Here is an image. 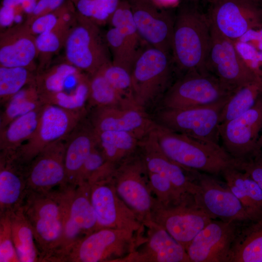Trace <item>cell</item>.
<instances>
[{
	"instance_id": "obj_1",
	"label": "cell",
	"mask_w": 262,
	"mask_h": 262,
	"mask_svg": "<svg viewBox=\"0 0 262 262\" xmlns=\"http://www.w3.org/2000/svg\"><path fill=\"white\" fill-rule=\"evenodd\" d=\"M76 186L66 185L46 192L28 190L21 208L33 230L41 262H50L59 244Z\"/></svg>"
},
{
	"instance_id": "obj_2",
	"label": "cell",
	"mask_w": 262,
	"mask_h": 262,
	"mask_svg": "<svg viewBox=\"0 0 262 262\" xmlns=\"http://www.w3.org/2000/svg\"><path fill=\"white\" fill-rule=\"evenodd\" d=\"M195 3L185 1L175 15L172 59L183 74L190 71L208 72L206 63L211 46V24L208 15Z\"/></svg>"
},
{
	"instance_id": "obj_3",
	"label": "cell",
	"mask_w": 262,
	"mask_h": 262,
	"mask_svg": "<svg viewBox=\"0 0 262 262\" xmlns=\"http://www.w3.org/2000/svg\"><path fill=\"white\" fill-rule=\"evenodd\" d=\"M153 132L163 153L184 168L216 176L227 168L238 166L239 160L219 144L175 132L158 124Z\"/></svg>"
},
{
	"instance_id": "obj_4",
	"label": "cell",
	"mask_w": 262,
	"mask_h": 262,
	"mask_svg": "<svg viewBox=\"0 0 262 262\" xmlns=\"http://www.w3.org/2000/svg\"><path fill=\"white\" fill-rule=\"evenodd\" d=\"M170 53L148 45L143 48L133 64L131 80L136 104L148 113L153 111L171 85Z\"/></svg>"
},
{
	"instance_id": "obj_5",
	"label": "cell",
	"mask_w": 262,
	"mask_h": 262,
	"mask_svg": "<svg viewBox=\"0 0 262 262\" xmlns=\"http://www.w3.org/2000/svg\"><path fill=\"white\" fill-rule=\"evenodd\" d=\"M229 98L206 106L157 108L150 114L158 125L170 131L219 144L220 115Z\"/></svg>"
},
{
	"instance_id": "obj_6",
	"label": "cell",
	"mask_w": 262,
	"mask_h": 262,
	"mask_svg": "<svg viewBox=\"0 0 262 262\" xmlns=\"http://www.w3.org/2000/svg\"><path fill=\"white\" fill-rule=\"evenodd\" d=\"M64 49L65 59L90 76L112 62L111 53L100 26L77 14Z\"/></svg>"
},
{
	"instance_id": "obj_7",
	"label": "cell",
	"mask_w": 262,
	"mask_h": 262,
	"mask_svg": "<svg viewBox=\"0 0 262 262\" xmlns=\"http://www.w3.org/2000/svg\"><path fill=\"white\" fill-rule=\"evenodd\" d=\"M233 93L211 73L190 71L171 84L155 109L211 105L228 98Z\"/></svg>"
},
{
	"instance_id": "obj_8",
	"label": "cell",
	"mask_w": 262,
	"mask_h": 262,
	"mask_svg": "<svg viewBox=\"0 0 262 262\" xmlns=\"http://www.w3.org/2000/svg\"><path fill=\"white\" fill-rule=\"evenodd\" d=\"M137 234L124 229H97L78 242L62 262H124L135 248Z\"/></svg>"
},
{
	"instance_id": "obj_9",
	"label": "cell",
	"mask_w": 262,
	"mask_h": 262,
	"mask_svg": "<svg viewBox=\"0 0 262 262\" xmlns=\"http://www.w3.org/2000/svg\"><path fill=\"white\" fill-rule=\"evenodd\" d=\"M88 112L87 109L71 110L46 104L33 135L11 156L25 167L46 147L66 137Z\"/></svg>"
},
{
	"instance_id": "obj_10",
	"label": "cell",
	"mask_w": 262,
	"mask_h": 262,
	"mask_svg": "<svg viewBox=\"0 0 262 262\" xmlns=\"http://www.w3.org/2000/svg\"><path fill=\"white\" fill-rule=\"evenodd\" d=\"M111 178L118 195L140 221L143 224L151 220L156 199L139 149L117 166Z\"/></svg>"
},
{
	"instance_id": "obj_11",
	"label": "cell",
	"mask_w": 262,
	"mask_h": 262,
	"mask_svg": "<svg viewBox=\"0 0 262 262\" xmlns=\"http://www.w3.org/2000/svg\"><path fill=\"white\" fill-rule=\"evenodd\" d=\"M196 205L212 219L245 223L251 221L226 182L215 176L195 170L193 174Z\"/></svg>"
},
{
	"instance_id": "obj_12",
	"label": "cell",
	"mask_w": 262,
	"mask_h": 262,
	"mask_svg": "<svg viewBox=\"0 0 262 262\" xmlns=\"http://www.w3.org/2000/svg\"><path fill=\"white\" fill-rule=\"evenodd\" d=\"M211 46L206 68L229 89H237L257 80V74L243 60L234 41L211 26Z\"/></svg>"
},
{
	"instance_id": "obj_13",
	"label": "cell",
	"mask_w": 262,
	"mask_h": 262,
	"mask_svg": "<svg viewBox=\"0 0 262 262\" xmlns=\"http://www.w3.org/2000/svg\"><path fill=\"white\" fill-rule=\"evenodd\" d=\"M262 129V96L248 111L220 124L219 136L224 148L234 158L247 159L261 150L259 134Z\"/></svg>"
},
{
	"instance_id": "obj_14",
	"label": "cell",
	"mask_w": 262,
	"mask_h": 262,
	"mask_svg": "<svg viewBox=\"0 0 262 262\" xmlns=\"http://www.w3.org/2000/svg\"><path fill=\"white\" fill-rule=\"evenodd\" d=\"M208 16L211 27L234 41L261 24L257 0H211Z\"/></svg>"
},
{
	"instance_id": "obj_15",
	"label": "cell",
	"mask_w": 262,
	"mask_h": 262,
	"mask_svg": "<svg viewBox=\"0 0 262 262\" xmlns=\"http://www.w3.org/2000/svg\"><path fill=\"white\" fill-rule=\"evenodd\" d=\"M111 178L90 185L91 202L98 229L110 228L140 232L144 225L118 195Z\"/></svg>"
},
{
	"instance_id": "obj_16",
	"label": "cell",
	"mask_w": 262,
	"mask_h": 262,
	"mask_svg": "<svg viewBox=\"0 0 262 262\" xmlns=\"http://www.w3.org/2000/svg\"><path fill=\"white\" fill-rule=\"evenodd\" d=\"M87 183L76 186L68 206L62 238L50 262H62L66 255L80 240L98 229Z\"/></svg>"
},
{
	"instance_id": "obj_17",
	"label": "cell",
	"mask_w": 262,
	"mask_h": 262,
	"mask_svg": "<svg viewBox=\"0 0 262 262\" xmlns=\"http://www.w3.org/2000/svg\"><path fill=\"white\" fill-rule=\"evenodd\" d=\"M240 223L212 219L186 248L191 262H229Z\"/></svg>"
},
{
	"instance_id": "obj_18",
	"label": "cell",
	"mask_w": 262,
	"mask_h": 262,
	"mask_svg": "<svg viewBox=\"0 0 262 262\" xmlns=\"http://www.w3.org/2000/svg\"><path fill=\"white\" fill-rule=\"evenodd\" d=\"M129 1L142 41L170 53L175 15L169 10L157 6L151 0Z\"/></svg>"
},
{
	"instance_id": "obj_19",
	"label": "cell",
	"mask_w": 262,
	"mask_h": 262,
	"mask_svg": "<svg viewBox=\"0 0 262 262\" xmlns=\"http://www.w3.org/2000/svg\"><path fill=\"white\" fill-rule=\"evenodd\" d=\"M87 118L96 131H124L140 140L157 126L149 113L137 106L93 108Z\"/></svg>"
},
{
	"instance_id": "obj_20",
	"label": "cell",
	"mask_w": 262,
	"mask_h": 262,
	"mask_svg": "<svg viewBox=\"0 0 262 262\" xmlns=\"http://www.w3.org/2000/svg\"><path fill=\"white\" fill-rule=\"evenodd\" d=\"M138 235L135 248L124 262H191L185 248L163 227L150 220Z\"/></svg>"
},
{
	"instance_id": "obj_21",
	"label": "cell",
	"mask_w": 262,
	"mask_h": 262,
	"mask_svg": "<svg viewBox=\"0 0 262 262\" xmlns=\"http://www.w3.org/2000/svg\"><path fill=\"white\" fill-rule=\"evenodd\" d=\"M212 220L195 202L166 207L156 199L151 213V220L163 227L185 249Z\"/></svg>"
},
{
	"instance_id": "obj_22",
	"label": "cell",
	"mask_w": 262,
	"mask_h": 262,
	"mask_svg": "<svg viewBox=\"0 0 262 262\" xmlns=\"http://www.w3.org/2000/svg\"><path fill=\"white\" fill-rule=\"evenodd\" d=\"M66 137L46 147L24 167L29 190L46 192L67 185L65 165Z\"/></svg>"
},
{
	"instance_id": "obj_23",
	"label": "cell",
	"mask_w": 262,
	"mask_h": 262,
	"mask_svg": "<svg viewBox=\"0 0 262 262\" xmlns=\"http://www.w3.org/2000/svg\"><path fill=\"white\" fill-rule=\"evenodd\" d=\"M153 131L140 140L138 147L147 170L163 175L183 196L194 199L196 186L193 170L184 168L167 157L160 148Z\"/></svg>"
},
{
	"instance_id": "obj_24",
	"label": "cell",
	"mask_w": 262,
	"mask_h": 262,
	"mask_svg": "<svg viewBox=\"0 0 262 262\" xmlns=\"http://www.w3.org/2000/svg\"><path fill=\"white\" fill-rule=\"evenodd\" d=\"M36 36L26 23L10 27L0 33V66L24 67L36 72Z\"/></svg>"
},
{
	"instance_id": "obj_25",
	"label": "cell",
	"mask_w": 262,
	"mask_h": 262,
	"mask_svg": "<svg viewBox=\"0 0 262 262\" xmlns=\"http://www.w3.org/2000/svg\"><path fill=\"white\" fill-rule=\"evenodd\" d=\"M97 144L96 132L86 116L66 138L65 165L67 185L77 186L82 167Z\"/></svg>"
},
{
	"instance_id": "obj_26",
	"label": "cell",
	"mask_w": 262,
	"mask_h": 262,
	"mask_svg": "<svg viewBox=\"0 0 262 262\" xmlns=\"http://www.w3.org/2000/svg\"><path fill=\"white\" fill-rule=\"evenodd\" d=\"M28 190L23 167L0 154V214L20 209Z\"/></svg>"
},
{
	"instance_id": "obj_27",
	"label": "cell",
	"mask_w": 262,
	"mask_h": 262,
	"mask_svg": "<svg viewBox=\"0 0 262 262\" xmlns=\"http://www.w3.org/2000/svg\"><path fill=\"white\" fill-rule=\"evenodd\" d=\"M222 175L251 221L262 218V189L258 184L246 173L235 167L226 169Z\"/></svg>"
},
{
	"instance_id": "obj_28",
	"label": "cell",
	"mask_w": 262,
	"mask_h": 262,
	"mask_svg": "<svg viewBox=\"0 0 262 262\" xmlns=\"http://www.w3.org/2000/svg\"><path fill=\"white\" fill-rule=\"evenodd\" d=\"M76 18L77 14L74 7L54 27L36 36L38 52L36 73L48 68L52 63L53 56L64 48Z\"/></svg>"
},
{
	"instance_id": "obj_29",
	"label": "cell",
	"mask_w": 262,
	"mask_h": 262,
	"mask_svg": "<svg viewBox=\"0 0 262 262\" xmlns=\"http://www.w3.org/2000/svg\"><path fill=\"white\" fill-rule=\"evenodd\" d=\"M45 105L16 118L0 130V154L13 155L31 137Z\"/></svg>"
},
{
	"instance_id": "obj_30",
	"label": "cell",
	"mask_w": 262,
	"mask_h": 262,
	"mask_svg": "<svg viewBox=\"0 0 262 262\" xmlns=\"http://www.w3.org/2000/svg\"><path fill=\"white\" fill-rule=\"evenodd\" d=\"M252 222L239 224L229 262H262V218Z\"/></svg>"
},
{
	"instance_id": "obj_31",
	"label": "cell",
	"mask_w": 262,
	"mask_h": 262,
	"mask_svg": "<svg viewBox=\"0 0 262 262\" xmlns=\"http://www.w3.org/2000/svg\"><path fill=\"white\" fill-rule=\"evenodd\" d=\"M95 132L98 146L108 162L116 167L138 149L140 139L130 133L118 131Z\"/></svg>"
},
{
	"instance_id": "obj_32",
	"label": "cell",
	"mask_w": 262,
	"mask_h": 262,
	"mask_svg": "<svg viewBox=\"0 0 262 262\" xmlns=\"http://www.w3.org/2000/svg\"><path fill=\"white\" fill-rule=\"evenodd\" d=\"M11 223L12 234L19 262H41L32 228L21 208L8 213Z\"/></svg>"
},
{
	"instance_id": "obj_33",
	"label": "cell",
	"mask_w": 262,
	"mask_h": 262,
	"mask_svg": "<svg viewBox=\"0 0 262 262\" xmlns=\"http://www.w3.org/2000/svg\"><path fill=\"white\" fill-rule=\"evenodd\" d=\"M44 105L35 82L26 85L3 105L4 108L0 117V130L16 118Z\"/></svg>"
},
{
	"instance_id": "obj_34",
	"label": "cell",
	"mask_w": 262,
	"mask_h": 262,
	"mask_svg": "<svg viewBox=\"0 0 262 262\" xmlns=\"http://www.w3.org/2000/svg\"><path fill=\"white\" fill-rule=\"evenodd\" d=\"M262 94V76L240 87L229 98L221 112L220 124L232 120L250 109Z\"/></svg>"
},
{
	"instance_id": "obj_35",
	"label": "cell",
	"mask_w": 262,
	"mask_h": 262,
	"mask_svg": "<svg viewBox=\"0 0 262 262\" xmlns=\"http://www.w3.org/2000/svg\"><path fill=\"white\" fill-rule=\"evenodd\" d=\"M106 106H137L121 95L98 71L90 76L87 107L89 110Z\"/></svg>"
},
{
	"instance_id": "obj_36",
	"label": "cell",
	"mask_w": 262,
	"mask_h": 262,
	"mask_svg": "<svg viewBox=\"0 0 262 262\" xmlns=\"http://www.w3.org/2000/svg\"><path fill=\"white\" fill-rule=\"evenodd\" d=\"M36 74V72L24 67L0 66L1 105L26 85L34 82Z\"/></svg>"
},
{
	"instance_id": "obj_37",
	"label": "cell",
	"mask_w": 262,
	"mask_h": 262,
	"mask_svg": "<svg viewBox=\"0 0 262 262\" xmlns=\"http://www.w3.org/2000/svg\"><path fill=\"white\" fill-rule=\"evenodd\" d=\"M109 24L116 28L122 34L131 48L138 54L142 47L140 38L133 19L131 4L128 0H122L111 17Z\"/></svg>"
},
{
	"instance_id": "obj_38",
	"label": "cell",
	"mask_w": 262,
	"mask_h": 262,
	"mask_svg": "<svg viewBox=\"0 0 262 262\" xmlns=\"http://www.w3.org/2000/svg\"><path fill=\"white\" fill-rule=\"evenodd\" d=\"M116 168L108 162L97 144L82 167L77 186L84 183L91 185L109 178L113 175Z\"/></svg>"
},
{
	"instance_id": "obj_39",
	"label": "cell",
	"mask_w": 262,
	"mask_h": 262,
	"mask_svg": "<svg viewBox=\"0 0 262 262\" xmlns=\"http://www.w3.org/2000/svg\"><path fill=\"white\" fill-rule=\"evenodd\" d=\"M76 14L99 26L109 24L122 0H71Z\"/></svg>"
},
{
	"instance_id": "obj_40",
	"label": "cell",
	"mask_w": 262,
	"mask_h": 262,
	"mask_svg": "<svg viewBox=\"0 0 262 262\" xmlns=\"http://www.w3.org/2000/svg\"><path fill=\"white\" fill-rule=\"evenodd\" d=\"M105 37L112 57L114 65L124 67L131 72L138 54L130 47L121 33L115 28H110Z\"/></svg>"
},
{
	"instance_id": "obj_41",
	"label": "cell",
	"mask_w": 262,
	"mask_h": 262,
	"mask_svg": "<svg viewBox=\"0 0 262 262\" xmlns=\"http://www.w3.org/2000/svg\"><path fill=\"white\" fill-rule=\"evenodd\" d=\"M98 71L121 95L136 104L130 71L124 67L114 65L112 62L104 66Z\"/></svg>"
},
{
	"instance_id": "obj_42",
	"label": "cell",
	"mask_w": 262,
	"mask_h": 262,
	"mask_svg": "<svg viewBox=\"0 0 262 262\" xmlns=\"http://www.w3.org/2000/svg\"><path fill=\"white\" fill-rule=\"evenodd\" d=\"M0 262H19L13 242L9 213L0 214Z\"/></svg>"
},
{
	"instance_id": "obj_43",
	"label": "cell",
	"mask_w": 262,
	"mask_h": 262,
	"mask_svg": "<svg viewBox=\"0 0 262 262\" xmlns=\"http://www.w3.org/2000/svg\"><path fill=\"white\" fill-rule=\"evenodd\" d=\"M74 7L71 0H67L62 6L54 11L41 16L29 26L32 33L35 36L47 31L54 27L63 16Z\"/></svg>"
},
{
	"instance_id": "obj_44",
	"label": "cell",
	"mask_w": 262,
	"mask_h": 262,
	"mask_svg": "<svg viewBox=\"0 0 262 262\" xmlns=\"http://www.w3.org/2000/svg\"><path fill=\"white\" fill-rule=\"evenodd\" d=\"M237 169L246 173L256 181L262 189V152L240 160Z\"/></svg>"
},
{
	"instance_id": "obj_45",
	"label": "cell",
	"mask_w": 262,
	"mask_h": 262,
	"mask_svg": "<svg viewBox=\"0 0 262 262\" xmlns=\"http://www.w3.org/2000/svg\"><path fill=\"white\" fill-rule=\"evenodd\" d=\"M67 0H39L32 13L29 15L25 23H32L37 17L57 9Z\"/></svg>"
},
{
	"instance_id": "obj_46",
	"label": "cell",
	"mask_w": 262,
	"mask_h": 262,
	"mask_svg": "<svg viewBox=\"0 0 262 262\" xmlns=\"http://www.w3.org/2000/svg\"><path fill=\"white\" fill-rule=\"evenodd\" d=\"M16 23H24L26 18L33 11L39 0H15Z\"/></svg>"
},
{
	"instance_id": "obj_47",
	"label": "cell",
	"mask_w": 262,
	"mask_h": 262,
	"mask_svg": "<svg viewBox=\"0 0 262 262\" xmlns=\"http://www.w3.org/2000/svg\"><path fill=\"white\" fill-rule=\"evenodd\" d=\"M256 28L249 30L236 40L247 43L256 50L262 51V28L259 30H256Z\"/></svg>"
},
{
	"instance_id": "obj_48",
	"label": "cell",
	"mask_w": 262,
	"mask_h": 262,
	"mask_svg": "<svg viewBox=\"0 0 262 262\" xmlns=\"http://www.w3.org/2000/svg\"><path fill=\"white\" fill-rule=\"evenodd\" d=\"M157 6L163 8V7H170L175 4L179 0H151Z\"/></svg>"
},
{
	"instance_id": "obj_49",
	"label": "cell",
	"mask_w": 262,
	"mask_h": 262,
	"mask_svg": "<svg viewBox=\"0 0 262 262\" xmlns=\"http://www.w3.org/2000/svg\"><path fill=\"white\" fill-rule=\"evenodd\" d=\"M200 0H203V1L206 0V1H209L210 2L211 0H185V1H188L195 2V3Z\"/></svg>"
},
{
	"instance_id": "obj_50",
	"label": "cell",
	"mask_w": 262,
	"mask_h": 262,
	"mask_svg": "<svg viewBox=\"0 0 262 262\" xmlns=\"http://www.w3.org/2000/svg\"><path fill=\"white\" fill-rule=\"evenodd\" d=\"M260 144L261 146H262V138L260 139Z\"/></svg>"
},
{
	"instance_id": "obj_51",
	"label": "cell",
	"mask_w": 262,
	"mask_h": 262,
	"mask_svg": "<svg viewBox=\"0 0 262 262\" xmlns=\"http://www.w3.org/2000/svg\"></svg>"
}]
</instances>
